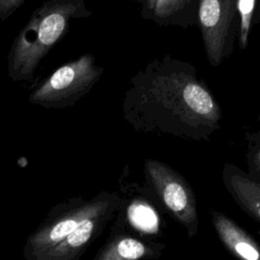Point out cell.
I'll return each instance as SVG.
<instances>
[{"label": "cell", "mask_w": 260, "mask_h": 260, "mask_svg": "<svg viewBox=\"0 0 260 260\" xmlns=\"http://www.w3.org/2000/svg\"><path fill=\"white\" fill-rule=\"evenodd\" d=\"M122 113L137 132L209 141L220 128L221 108L196 67L165 55L129 80Z\"/></svg>", "instance_id": "6da1fadb"}, {"label": "cell", "mask_w": 260, "mask_h": 260, "mask_svg": "<svg viewBox=\"0 0 260 260\" xmlns=\"http://www.w3.org/2000/svg\"><path fill=\"white\" fill-rule=\"evenodd\" d=\"M91 14L85 0H46L32 11L12 42L7 56L10 79H30L43 58L65 37L70 21Z\"/></svg>", "instance_id": "7a4b0ae2"}, {"label": "cell", "mask_w": 260, "mask_h": 260, "mask_svg": "<svg viewBox=\"0 0 260 260\" xmlns=\"http://www.w3.org/2000/svg\"><path fill=\"white\" fill-rule=\"evenodd\" d=\"M145 185L151 190L159 206L177 220L189 238L197 235L199 216L192 186L175 169L154 158L143 161Z\"/></svg>", "instance_id": "3957f363"}, {"label": "cell", "mask_w": 260, "mask_h": 260, "mask_svg": "<svg viewBox=\"0 0 260 260\" xmlns=\"http://www.w3.org/2000/svg\"><path fill=\"white\" fill-rule=\"evenodd\" d=\"M116 194L117 191H101L89 200L75 196L54 205L36 231L27 237L22 249L24 260L61 242Z\"/></svg>", "instance_id": "277c9868"}, {"label": "cell", "mask_w": 260, "mask_h": 260, "mask_svg": "<svg viewBox=\"0 0 260 260\" xmlns=\"http://www.w3.org/2000/svg\"><path fill=\"white\" fill-rule=\"evenodd\" d=\"M104 68L85 53L57 68L29 94L28 101L46 109H65L77 103L100 80Z\"/></svg>", "instance_id": "5b68a950"}, {"label": "cell", "mask_w": 260, "mask_h": 260, "mask_svg": "<svg viewBox=\"0 0 260 260\" xmlns=\"http://www.w3.org/2000/svg\"><path fill=\"white\" fill-rule=\"evenodd\" d=\"M129 168L126 166L119 179V208L112 226L122 228L147 241H157L162 237L161 217L154 203L156 199L145 185L129 182Z\"/></svg>", "instance_id": "8992f818"}, {"label": "cell", "mask_w": 260, "mask_h": 260, "mask_svg": "<svg viewBox=\"0 0 260 260\" xmlns=\"http://www.w3.org/2000/svg\"><path fill=\"white\" fill-rule=\"evenodd\" d=\"M238 0H199L197 25L205 55L212 67L233 53L238 35Z\"/></svg>", "instance_id": "52a82bcc"}, {"label": "cell", "mask_w": 260, "mask_h": 260, "mask_svg": "<svg viewBox=\"0 0 260 260\" xmlns=\"http://www.w3.org/2000/svg\"><path fill=\"white\" fill-rule=\"evenodd\" d=\"M120 200L121 197L117 191L114 198L86 218L65 239L29 260H79L114 218L119 208Z\"/></svg>", "instance_id": "ba28073f"}, {"label": "cell", "mask_w": 260, "mask_h": 260, "mask_svg": "<svg viewBox=\"0 0 260 260\" xmlns=\"http://www.w3.org/2000/svg\"><path fill=\"white\" fill-rule=\"evenodd\" d=\"M111 228L109 238L92 260H155L167 248L158 241L143 240L125 229Z\"/></svg>", "instance_id": "9c48e42d"}, {"label": "cell", "mask_w": 260, "mask_h": 260, "mask_svg": "<svg viewBox=\"0 0 260 260\" xmlns=\"http://www.w3.org/2000/svg\"><path fill=\"white\" fill-rule=\"evenodd\" d=\"M217 238L237 260H260V245L233 218L219 210L210 211Z\"/></svg>", "instance_id": "30bf717a"}, {"label": "cell", "mask_w": 260, "mask_h": 260, "mask_svg": "<svg viewBox=\"0 0 260 260\" xmlns=\"http://www.w3.org/2000/svg\"><path fill=\"white\" fill-rule=\"evenodd\" d=\"M221 180L236 204L251 218L260 223V183L252 180L234 164H224Z\"/></svg>", "instance_id": "8fae6325"}, {"label": "cell", "mask_w": 260, "mask_h": 260, "mask_svg": "<svg viewBox=\"0 0 260 260\" xmlns=\"http://www.w3.org/2000/svg\"><path fill=\"white\" fill-rule=\"evenodd\" d=\"M199 0H156L151 20L160 26L187 29L197 25Z\"/></svg>", "instance_id": "7c38bea8"}, {"label": "cell", "mask_w": 260, "mask_h": 260, "mask_svg": "<svg viewBox=\"0 0 260 260\" xmlns=\"http://www.w3.org/2000/svg\"><path fill=\"white\" fill-rule=\"evenodd\" d=\"M238 45L241 50L248 47L252 26L260 22V0H238Z\"/></svg>", "instance_id": "4fadbf2b"}, {"label": "cell", "mask_w": 260, "mask_h": 260, "mask_svg": "<svg viewBox=\"0 0 260 260\" xmlns=\"http://www.w3.org/2000/svg\"><path fill=\"white\" fill-rule=\"evenodd\" d=\"M245 159L246 174L260 183V130L245 132Z\"/></svg>", "instance_id": "5bb4252c"}, {"label": "cell", "mask_w": 260, "mask_h": 260, "mask_svg": "<svg viewBox=\"0 0 260 260\" xmlns=\"http://www.w3.org/2000/svg\"><path fill=\"white\" fill-rule=\"evenodd\" d=\"M24 2L25 0H0V21L6 20Z\"/></svg>", "instance_id": "9a60e30c"}, {"label": "cell", "mask_w": 260, "mask_h": 260, "mask_svg": "<svg viewBox=\"0 0 260 260\" xmlns=\"http://www.w3.org/2000/svg\"><path fill=\"white\" fill-rule=\"evenodd\" d=\"M139 7L140 15L145 20H151L156 0H127Z\"/></svg>", "instance_id": "2e32d148"}]
</instances>
